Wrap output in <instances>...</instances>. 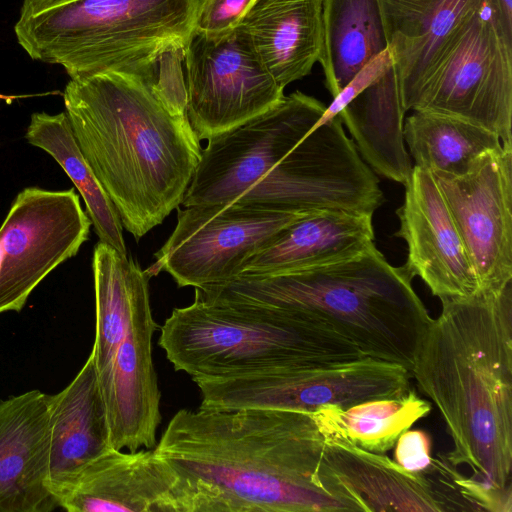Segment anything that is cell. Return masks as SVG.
I'll list each match as a JSON object with an SVG mask.
<instances>
[{
	"label": "cell",
	"instance_id": "20",
	"mask_svg": "<svg viewBox=\"0 0 512 512\" xmlns=\"http://www.w3.org/2000/svg\"><path fill=\"white\" fill-rule=\"evenodd\" d=\"M49 428V483L58 498L88 463L112 448L92 353L64 389L49 395Z\"/></svg>",
	"mask_w": 512,
	"mask_h": 512
},
{
	"label": "cell",
	"instance_id": "28",
	"mask_svg": "<svg viewBox=\"0 0 512 512\" xmlns=\"http://www.w3.org/2000/svg\"><path fill=\"white\" fill-rule=\"evenodd\" d=\"M431 409L430 402L409 389L398 397L368 400L346 409L327 405L311 414L322 435L340 434L364 450L385 454Z\"/></svg>",
	"mask_w": 512,
	"mask_h": 512
},
{
	"label": "cell",
	"instance_id": "24",
	"mask_svg": "<svg viewBox=\"0 0 512 512\" xmlns=\"http://www.w3.org/2000/svg\"><path fill=\"white\" fill-rule=\"evenodd\" d=\"M92 269L96 321L91 353L99 373L113 358L139 305L150 297L152 276L132 258L101 241L94 248Z\"/></svg>",
	"mask_w": 512,
	"mask_h": 512
},
{
	"label": "cell",
	"instance_id": "6",
	"mask_svg": "<svg viewBox=\"0 0 512 512\" xmlns=\"http://www.w3.org/2000/svg\"><path fill=\"white\" fill-rule=\"evenodd\" d=\"M158 344L191 378L308 368L365 357L325 322L298 312L195 296L175 308Z\"/></svg>",
	"mask_w": 512,
	"mask_h": 512
},
{
	"label": "cell",
	"instance_id": "7",
	"mask_svg": "<svg viewBox=\"0 0 512 512\" xmlns=\"http://www.w3.org/2000/svg\"><path fill=\"white\" fill-rule=\"evenodd\" d=\"M410 377V371L400 364L362 357L325 366L192 380L200 390L203 408L313 413L327 405L346 409L368 400L401 396L410 389Z\"/></svg>",
	"mask_w": 512,
	"mask_h": 512
},
{
	"label": "cell",
	"instance_id": "25",
	"mask_svg": "<svg viewBox=\"0 0 512 512\" xmlns=\"http://www.w3.org/2000/svg\"><path fill=\"white\" fill-rule=\"evenodd\" d=\"M386 48L378 0H322V49L318 62L333 97Z\"/></svg>",
	"mask_w": 512,
	"mask_h": 512
},
{
	"label": "cell",
	"instance_id": "21",
	"mask_svg": "<svg viewBox=\"0 0 512 512\" xmlns=\"http://www.w3.org/2000/svg\"><path fill=\"white\" fill-rule=\"evenodd\" d=\"M373 244L371 214L315 211L279 231L244 263L239 275L271 274L326 264L358 255Z\"/></svg>",
	"mask_w": 512,
	"mask_h": 512
},
{
	"label": "cell",
	"instance_id": "4",
	"mask_svg": "<svg viewBox=\"0 0 512 512\" xmlns=\"http://www.w3.org/2000/svg\"><path fill=\"white\" fill-rule=\"evenodd\" d=\"M404 265H391L375 244L334 262L290 271L239 275L195 289L209 302L298 312L313 316L350 341L365 357L411 371L431 322Z\"/></svg>",
	"mask_w": 512,
	"mask_h": 512
},
{
	"label": "cell",
	"instance_id": "17",
	"mask_svg": "<svg viewBox=\"0 0 512 512\" xmlns=\"http://www.w3.org/2000/svg\"><path fill=\"white\" fill-rule=\"evenodd\" d=\"M57 500L68 512H183L178 476L154 449L107 450Z\"/></svg>",
	"mask_w": 512,
	"mask_h": 512
},
{
	"label": "cell",
	"instance_id": "33",
	"mask_svg": "<svg viewBox=\"0 0 512 512\" xmlns=\"http://www.w3.org/2000/svg\"><path fill=\"white\" fill-rule=\"evenodd\" d=\"M54 1L56 0H23L20 15L32 13L36 10L41 9L44 6L49 5Z\"/></svg>",
	"mask_w": 512,
	"mask_h": 512
},
{
	"label": "cell",
	"instance_id": "31",
	"mask_svg": "<svg viewBox=\"0 0 512 512\" xmlns=\"http://www.w3.org/2000/svg\"><path fill=\"white\" fill-rule=\"evenodd\" d=\"M394 447V460L410 472H422L433 462L432 440L425 431L406 430L397 439Z\"/></svg>",
	"mask_w": 512,
	"mask_h": 512
},
{
	"label": "cell",
	"instance_id": "23",
	"mask_svg": "<svg viewBox=\"0 0 512 512\" xmlns=\"http://www.w3.org/2000/svg\"><path fill=\"white\" fill-rule=\"evenodd\" d=\"M405 113L393 64L338 114L363 161L377 174L403 185L413 168L404 144Z\"/></svg>",
	"mask_w": 512,
	"mask_h": 512
},
{
	"label": "cell",
	"instance_id": "11",
	"mask_svg": "<svg viewBox=\"0 0 512 512\" xmlns=\"http://www.w3.org/2000/svg\"><path fill=\"white\" fill-rule=\"evenodd\" d=\"M183 59L186 116L199 140L246 122L284 97L238 25L216 38L193 32Z\"/></svg>",
	"mask_w": 512,
	"mask_h": 512
},
{
	"label": "cell",
	"instance_id": "15",
	"mask_svg": "<svg viewBox=\"0 0 512 512\" xmlns=\"http://www.w3.org/2000/svg\"><path fill=\"white\" fill-rule=\"evenodd\" d=\"M405 186L396 237L408 248L404 264L440 300L483 293L456 224L433 175L413 166Z\"/></svg>",
	"mask_w": 512,
	"mask_h": 512
},
{
	"label": "cell",
	"instance_id": "8",
	"mask_svg": "<svg viewBox=\"0 0 512 512\" xmlns=\"http://www.w3.org/2000/svg\"><path fill=\"white\" fill-rule=\"evenodd\" d=\"M309 213L239 202L188 206L178 211L174 231L146 271H165L179 287L195 289L229 281L279 231Z\"/></svg>",
	"mask_w": 512,
	"mask_h": 512
},
{
	"label": "cell",
	"instance_id": "10",
	"mask_svg": "<svg viewBox=\"0 0 512 512\" xmlns=\"http://www.w3.org/2000/svg\"><path fill=\"white\" fill-rule=\"evenodd\" d=\"M326 106L295 91L265 112L208 139L182 205L231 203L315 126Z\"/></svg>",
	"mask_w": 512,
	"mask_h": 512
},
{
	"label": "cell",
	"instance_id": "3",
	"mask_svg": "<svg viewBox=\"0 0 512 512\" xmlns=\"http://www.w3.org/2000/svg\"><path fill=\"white\" fill-rule=\"evenodd\" d=\"M63 99L80 150L139 241L182 204L199 163L186 113L155 82L118 71L71 78Z\"/></svg>",
	"mask_w": 512,
	"mask_h": 512
},
{
	"label": "cell",
	"instance_id": "2",
	"mask_svg": "<svg viewBox=\"0 0 512 512\" xmlns=\"http://www.w3.org/2000/svg\"><path fill=\"white\" fill-rule=\"evenodd\" d=\"M410 371L452 439L443 456L512 510V282L441 300Z\"/></svg>",
	"mask_w": 512,
	"mask_h": 512
},
{
	"label": "cell",
	"instance_id": "32",
	"mask_svg": "<svg viewBox=\"0 0 512 512\" xmlns=\"http://www.w3.org/2000/svg\"><path fill=\"white\" fill-rule=\"evenodd\" d=\"M484 9L499 35L512 46V0H484Z\"/></svg>",
	"mask_w": 512,
	"mask_h": 512
},
{
	"label": "cell",
	"instance_id": "13",
	"mask_svg": "<svg viewBox=\"0 0 512 512\" xmlns=\"http://www.w3.org/2000/svg\"><path fill=\"white\" fill-rule=\"evenodd\" d=\"M323 436L319 482L350 511H458L452 471L442 458L422 472H410L343 435Z\"/></svg>",
	"mask_w": 512,
	"mask_h": 512
},
{
	"label": "cell",
	"instance_id": "22",
	"mask_svg": "<svg viewBox=\"0 0 512 512\" xmlns=\"http://www.w3.org/2000/svg\"><path fill=\"white\" fill-rule=\"evenodd\" d=\"M238 26L283 89L319 61L322 0H254Z\"/></svg>",
	"mask_w": 512,
	"mask_h": 512
},
{
	"label": "cell",
	"instance_id": "9",
	"mask_svg": "<svg viewBox=\"0 0 512 512\" xmlns=\"http://www.w3.org/2000/svg\"><path fill=\"white\" fill-rule=\"evenodd\" d=\"M410 109L475 123L512 148V46L499 35L485 9L467 22Z\"/></svg>",
	"mask_w": 512,
	"mask_h": 512
},
{
	"label": "cell",
	"instance_id": "29",
	"mask_svg": "<svg viewBox=\"0 0 512 512\" xmlns=\"http://www.w3.org/2000/svg\"><path fill=\"white\" fill-rule=\"evenodd\" d=\"M254 0H199L194 32L221 37L233 30Z\"/></svg>",
	"mask_w": 512,
	"mask_h": 512
},
{
	"label": "cell",
	"instance_id": "14",
	"mask_svg": "<svg viewBox=\"0 0 512 512\" xmlns=\"http://www.w3.org/2000/svg\"><path fill=\"white\" fill-rule=\"evenodd\" d=\"M483 293L512 282V148L491 151L463 176H433Z\"/></svg>",
	"mask_w": 512,
	"mask_h": 512
},
{
	"label": "cell",
	"instance_id": "30",
	"mask_svg": "<svg viewBox=\"0 0 512 512\" xmlns=\"http://www.w3.org/2000/svg\"><path fill=\"white\" fill-rule=\"evenodd\" d=\"M393 64V56L388 48L370 59L333 97V101L326 107L314 128L338 115L354 98L383 76Z\"/></svg>",
	"mask_w": 512,
	"mask_h": 512
},
{
	"label": "cell",
	"instance_id": "12",
	"mask_svg": "<svg viewBox=\"0 0 512 512\" xmlns=\"http://www.w3.org/2000/svg\"><path fill=\"white\" fill-rule=\"evenodd\" d=\"M74 188L20 191L0 226V314L20 312L33 290L89 238Z\"/></svg>",
	"mask_w": 512,
	"mask_h": 512
},
{
	"label": "cell",
	"instance_id": "16",
	"mask_svg": "<svg viewBox=\"0 0 512 512\" xmlns=\"http://www.w3.org/2000/svg\"><path fill=\"white\" fill-rule=\"evenodd\" d=\"M158 327L147 298L137 308L110 363L98 373L114 449L134 452L156 445L161 393L152 338Z\"/></svg>",
	"mask_w": 512,
	"mask_h": 512
},
{
	"label": "cell",
	"instance_id": "27",
	"mask_svg": "<svg viewBox=\"0 0 512 512\" xmlns=\"http://www.w3.org/2000/svg\"><path fill=\"white\" fill-rule=\"evenodd\" d=\"M25 138L51 155L68 175L84 200L99 241L126 255L120 216L80 150L66 112L33 113Z\"/></svg>",
	"mask_w": 512,
	"mask_h": 512
},
{
	"label": "cell",
	"instance_id": "26",
	"mask_svg": "<svg viewBox=\"0 0 512 512\" xmlns=\"http://www.w3.org/2000/svg\"><path fill=\"white\" fill-rule=\"evenodd\" d=\"M403 135L415 166L433 176H463L484 155L504 148L498 135L480 125L426 111L406 119Z\"/></svg>",
	"mask_w": 512,
	"mask_h": 512
},
{
	"label": "cell",
	"instance_id": "18",
	"mask_svg": "<svg viewBox=\"0 0 512 512\" xmlns=\"http://www.w3.org/2000/svg\"><path fill=\"white\" fill-rule=\"evenodd\" d=\"M49 395L34 389L0 400V512L59 507L49 483Z\"/></svg>",
	"mask_w": 512,
	"mask_h": 512
},
{
	"label": "cell",
	"instance_id": "5",
	"mask_svg": "<svg viewBox=\"0 0 512 512\" xmlns=\"http://www.w3.org/2000/svg\"><path fill=\"white\" fill-rule=\"evenodd\" d=\"M199 0H56L20 15L17 42L70 78L107 71L157 82L156 66L183 51Z\"/></svg>",
	"mask_w": 512,
	"mask_h": 512
},
{
	"label": "cell",
	"instance_id": "1",
	"mask_svg": "<svg viewBox=\"0 0 512 512\" xmlns=\"http://www.w3.org/2000/svg\"><path fill=\"white\" fill-rule=\"evenodd\" d=\"M324 436L311 413L181 409L154 450L176 472L183 512H343L318 479Z\"/></svg>",
	"mask_w": 512,
	"mask_h": 512
},
{
	"label": "cell",
	"instance_id": "19",
	"mask_svg": "<svg viewBox=\"0 0 512 512\" xmlns=\"http://www.w3.org/2000/svg\"><path fill=\"white\" fill-rule=\"evenodd\" d=\"M406 111L484 0H378Z\"/></svg>",
	"mask_w": 512,
	"mask_h": 512
}]
</instances>
